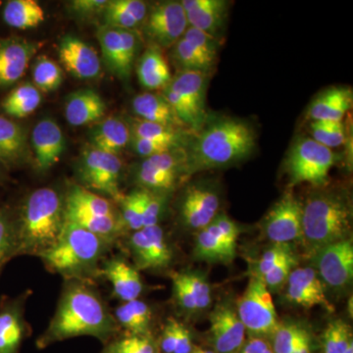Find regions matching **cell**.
Here are the masks:
<instances>
[{
  "mask_svg": "<svg viewBox=\"0 0 353 353\" xmlns=\"http://www.w3.org/2000/svg\"><path fill=\"white\" fill-rule=\"evenodd\" d=\"M256 148V132L246 121L221 117L204 123L190 141L185 174L225 168L246 159Z\"/></svg>",
  "mask_w": 353,
  "mask_h": 353,
  "instance_id": "cell-1",
  "label": "cell"
},
{
  "mask_svg": "<svg viewBox=\"0 0 353 353\" xmlns=\"http://www.w3.org/2000/svg\"><path fill=\"white\" fill-rule=\"evenodd\" d=\"M116 320L94 290L74 283L65 290L39 347L76 336H90L106 341L116 329Z\"/></svg>",
  "mask_w": 353,
  "mask_h": 353,
  "instance_id": "cell-2",
  "label": "cell"
},
{
  "mask_svg": "<svg viewBox=\"0 0 353 353\" xmlns=\"http://www.w3.org/2000/svg\"><path fill=\"white\" fill-rule=\"evenodd\" d=\"M64 224L65 204L59 192L51 188L32 192L15 219L16 256H39L57 243Z\"/></svg>",
  "mask_w": 353,
  "mask_h": 353,
  "instance_id": "cell-3",
  "label": "cell"
},
{
  "mask_svg": "<svg viewBox=\"0 0 353 353\" xmlns=\"http://www.w3.org/2000/svg\"><path fill=\"white\" fill-rule=\"evenodd\" d=\"M352 223V202L343 192L322 190L309 196L303 203L301 241L306 255L350 239Z\"/></svg>",
  "mask_w": 353,
  "mask_h": 353,
  "instance_id": "cell-4",
  "label": "cell"
},
{
  "mask_svg": "<svg viewBox=\"0 0 353 353\" xmlns=\"http://www.w3.org/2000/svg\"><path fill=\"white\" fill-rule=\"evenodd\" d=\"M110 245L108 241L65 220L57 243L39 257L50 271L69 280H82L97 272Z\"/></svg>",
  "mask_w": 353,
  "mask_h": 353,
  "instance_id": "cell-5",
  "label": "cell"
},
{
  "mask_svg": "<svg viewBox=\"0 0 353 353\" xmlns=\"http://www.w3.org/2000/svg\"><path fill=\"white\" fill-rule=\"evenodd\" d=\"M65 220L112 243L125 231L120 213L105 197L81 185H70L65 196Z\"/></svg>",
  "mask_w": 353,
  "mask_h": 353,
  "instance_id": "cell-6",
  "label": "cell"
},
{
  "mask_svg": "<svg viewBox=\"0 0 353 353\" xmlns=\"http://www.w3.org/2000/svg\"><path fill=\"white\" fill-rule=\"evenodd\" d=\"M208 74L179 72L163 88V97L183 126L199 132L206 122L205 97Z\"/></svg>",
  "mask_w": 353,
  "mask_h": 353,
  "instance_id": "cell-7",
  "label": "cell"
},
{
  "mask_svg": "<svg viewBox=\"0 0 353 353\" xmlns=\"http://www.w3.org/2000/svg\"><path fill=\"white\" fill-rule=\"evenodd\" d=\"M336 161V154L331 148L311 138L297 139L290 148L285 163L290 187L303 183L324 187Z\"/></svg>",
  "mask_w": 353,
  "mask_h": 353,
  "instance_id": "cell-8",
  "label": "cell"
},
{
  "mask_svg": "<svg viewBox=\"0 0 353 353\" xmlns=\"http://www.w3.org/2000/svg\"><path fill=\"white\" fill-rule=\"evenodd\" d=\"M236 314L245 331L253 336H272L280 326L271 292L259 278L252 276L239 299Z\"/></svg>",
  "mask_w": 353,
  "mask_h": 353,
  "instance_id": "cell-9",
  "label": "cell"
},
{
  "mask_svg": "<svg viewBox=\"0 0 353 353\" xmlns=\"http://www.w3.org/2000/svg\"><path fill=\"white\" fill-rule=\"evenodd\" d=\"M123 164L118 155L101 152L90 146L83 152L79 164V178L82 187L97 190L120 201L119 189Z\"/></svg>",
  "mask_w": 353,
  "mask_h": 353,
  "instance_id": "cell-10",
  "label": "cell"
},
{
  "mask_svg": "<svg viewBox=\"0 0 353 353\" xmlns=\"http://www.w3.org/2000/svg\"><path fill=\"white\" fill-rule=\"evenodd\" d=\"M189 28L181 1H162L148 8L143 23V34L160 50L173 46Z\"/></svg>",
  "mask_w": 353,
  "mask_h": 353,
  "instance_id": "cell-11",
  "label": "cell"
},
{
  "mask_svg": "<svg viewBox=\"0 0 353 353\" xmlns=\"http://www.w3.org/2000/svg\"><path fill=\"white\" fill-rule=\"evenodd\" d=\"M312 268L319 274L323 284L341 292L352 284L353 245L352 239L320 248L310 257Z\"/></svg>",
  "mask_w": 353,
  "mask_h": 353,
  "instance_id": "cell-12",
  "label": "cell"
},
{
  "mask_svg": "<svg viewBox=\"0 0 353 353\" xmlns=\"http://www.w3.org/2000/svg\"><path fill=\"white\" fill-rule=\"evenodd\" d=\"M97 39L108 68L123 80L131 76L139 41L136 31L101 26Z\"/></svg>",
  "mask_w": 353,
  "mask_h": 353,
  "instance_id": "cell-13",
  "label": "cell"
},
{
  "mask_svg": "<svg viewBox=\"0 0 353 353\" xmlns=\"http://www.w3.org/2000/svg\"><path fill=\"white\" fill-rule=\"evenodd\" d=\"M262 231L272 243L292 245L301 241L303 202L292 192H285L265 216Z\"/></svg>",
  "mask_w": 353,
  "mask_h": 353,
  "instance_id": "cell-14",
  "label": "cell"
},
{
  "mask_svg": "<svg viewBox=\"0 0 353 353\" xmlns=\"http://www.w3.org/2000/svg\"><path fill=\"white\" fill-rule=\"evenodd\" d=\"M220 194L215 185L194 183L183 192L180 205V218L183 227L201 231L219 214Z\"/></svg>",
  "mask_w": 353,
  "mask_h": 353,
  "instance_id": "cell-15",
  "label": "cell"
},
{
  "mask_svg": "<svg viewBox=\"0 0 353 353\" xmlns=\"http://www.w3.org/2000/svg\"><path fill=\"white\" fill-rule=\"evenodd\" d=\"M129 248L138 270H162L173 259V252L159 225L134 232L129 240Z\"/></svg>",
  "mask_w": 353,
  "mask_h": 353,
  "instance_id": "cell-16",
  "label": "cell"
},
{
  "mask_svg": "<svg viewBox=\"0 0 353 353\" xmlns=\"http://www.w3.org/2000/svg\"><path fill=\"white\" fill-rule=\"evenodd\" d=\"M210 336L217 353H239L245 343V329L236 309L220 303L211 312Z\"/></svg>",
  "mask_w": 353,
  "mask_h": 353,
  "instance_id": "cell-17",
  "label": "cell"
},
{
  "mask_svg": "<svg viewBox=\"0 0 353 353\" xmlns=\"http://www.w3.org/2000/svg\"><path fill=\"white\" fill-rule=\"evenodd\" d=\"M285 287V299L292 305L304 308L322 306L330 312L333 311V306L327 299L324 284L312 267L294 268Z\"/></svg>",
  "mask_w": 353,
  "mask_h": 353,
  "instance_id": "cell-18",
  "label": "cell"
},
{
  "mask_svg": "<svg viewBox=\"0 0 353 353\" xmlns=\"http://www.w3.org/2000/svg\"><path fill=\"white\" fill-rule=\"evenodd\" d=\"M32 145L37 166L44 172L59 161L66 150V141L59 125L46 118L39 121L32 130Z\"/></svg>",
  "mask_w": 353,
  "mask_h": 353,
  "instance_id": "cell-19",
  "label": "cell"
},
{
  "mask_svg": "<svg viewBox=\"0 0 353 353\" xmlns=\"http://www.w3.org/2000/svg\"><path fill=\"white\" fill-rule=\"evenodd\" d=\"M59 58L65 69L78 79L97 78L101 71L97 51L82 39L66 36L59 44Z\"/></svg>",
  "mask_w": 353,
  "mask_h": 353,
  "instance_id": "cell-20",
  "label": "cell"
},
{
  "mask_svg": "<svg viewBox=\"0 0 353 353\" xmlns=\"http://www.w3.org/2000/svg\"><path fill=\"white\" fill-rule=\"evenodd\" d=\"M39 44L23 39H0V85L7 87L18 82L26 70Z\"/></svg>",
  "mask_w": 353,
  "mask_h": 353,
  "instance_id": "cell-21",
  "label": "cell"
},
{
  "mask_svg": "<svg viewBox=\"0 0 353 353\" xmlns=\"http://www.w3.org/2000/svg\"><path fill=\"white\" fill-rule=\"evenodd\" d=\"M189 27L196 28L216 39L224 29L229 11L225 0H183L181 1Z\"/></svg>",
  "mask_w": 353,
  "mask_h": 353,
  "instance_id": "cell-22",
  "label": "cell"
},
{
  "mask_svg": "<svg viewBox=\"0 0 353 353\" xmlns=\"http://www.w3.org/2000/svg\"><path fill=\"white\" fill-rule=\"evenodd\" d=\"M105 112V102L92 88H81L72 92L65 102V117L71 126H85L97 122Z\"/></svg>",
  "mask_w": 353,
  "mask_h": 353,
  "instance_id": "cell-23",
  "label": "cell"
},
{
  "mask_svg": "<svg viewBox=\"0 0 353 353\" xmlns=\"http://www.w3.org/2000/svg\"><path fill=\"white\" fill-rule=\"evenodd\" d=\"M102 273L112 285L114 294L124 303L138 299L141 296L143 285L139 270L125 260H108Z\"/></svg>",
  "mask_w": 353,
  "mask_h": 353,
  "instance_id": "cell-24",
  "label": "cell"
},
{
  "mask_svg": "<svg viewBox=\"0 0 353 353\" xmlns=\"http://www.w3.org/2000/svg\"><path fill=\"white\" fill-rule=\"evenodd\" d=\"M236 250L212 223L197 232L194 248L196 259L209 263H231L236 256Z\"/></svg>",
  "mask_w": 353,
  "mask_h": 353,
  "instance_id": "cell-25",
  "label": "cell"
},
{
  "mask_svg": "<svg viewBox=\"0 0 353 353\" xmlns=\"http://www.w3.org/2000/svg\"><path fill=\"white\" fill-rule=\"evenodd\" d=\"M352 105V90L334 87L318 95L317 99L311 103L308 115L313 121L343 122V118Z\"/></svg>",
  "mask_w": 353,
  "mask_h": 353,
  "instance_id": "cell-26",
  "label": "cell"
},
{
  "mask_svg": "<svg viewBox=\"0 0 353 353\" xmlns=\"http://www.w3.org/2000/svg\"><path fill=\"white\" fill-rule=\"evenodd\" d=\"M92 148L101 152L118 155L131 141L129 124L117 117H108L102 120L90 136Z\"/></svg>",
  "mask_w": 353,
  "mask_h": 353,
  "instance_id": "cell-27",
  "label": "cell"
},
{
  "mask_svg": "<svg viewBox=\"0 0 353 353\" xmlns=\"http://www.w3.org/2000/svg\"><path fill=\"white\" fill-rule=\"evenodd\" d=\"M23 308L18 301L0 307V353H18L25 334Z\"/></svg>",
  "mask_w": 353,
  "mask_h": 353,
  "instance_id": "cell-28",
  "label": "cell"
},
{
  "mask_svg": "<svg viewBox=\"0 0 353 353\" xmlns=\"http://www.w3.org/2000/svg\"><path fill=\"white\" fill-rule=\"evenodd\" d=\"M137 73L141 85L150 90L165 88L172 80L170 67L155 46H150L139 58Z\"/></svg>",
  "mask_w": 353,
  "mask_h": 353,
  "instance_id": "cell-29",
  "label": "cell"
},
{
  "mask_svg": "<svg viewBox=\"0 0 353 353\" xmlns=\"http://www.w3.org/2000/svg\"><path fill=\"white\" fill-rule=\"evenodd\" d=\"M132 110L138 116L139 119L175 129L183 126L161 94L143 92L137 95L132 99Z\"/></svg>",
  "mask_w": 353,
  "mask_h": 353,
  "instance_id": "cell-30",
  "label": "cell"
},
{
  "mask_svg": "<svg viewBox=\"0 0 353 353\" xmlns=\"http://www.w3.org/2000/svg\"><path fill=\"white\" fill-rule=\"evenodd\" d=\"M46 19L43 7L36 0H11L3 9V20L18 30L37 28Z\"/></svg>",
  "mask_w": 353,
  "mask_h": 353,
  "instance_id": "cell-31",
  "label": "cell"
},
{
  "mask_svg": "<svg viewBox=\"0 0 353 353\" xmlns=\"http://www.w3.org/2000/svg\"><path fill=\"white\" fill-rule=\"evenodd\" d=\"M116 322L132 336H150L152 313L145 301H127L115 311Z\"/></svg>",
  "mask_w": 353,
  "mask_h": 353,
  "instance_id": "cell-32",
  "label": "cell"
},
{
  "mask_svg": "<svg viewBox=\"0 0 353 353\" xmlns=\"http://www.w3.org/2000/svg\"><path fill=\"white\" fill-rule=\"evenodd\" d=\"M26 150L24 129L17 123L0 116V160L6 164L19 161Z\"/></svg>",
  "mask_w": 353,
  "mask_h": 353,
  "instance_id": "cell-33",
  "label": "cell"
},
{
  "mask_svg": "<svg viewBox=\"0 0 353 353\" xmlns=\"http://www.w3.org/2000/svg\"><path fill=\"white\" fill-rule=\"evenodd\" d=\"M41 102V92L32 83H26L7 95L2 102V108L9 116L26 118L38 109Z\"/></svg>",
  "mask_w": 353,
  "mask_h": 353,
  "instance_id": "cell-34",
  "label": "cell"
},
{
  "mask_svg": "<svg viewBox=\"0 0 353 353\" xmlns=\"http://www.w3.org/2000/svg\"><path fill=\"white\" fill-rule=\"evenodd\" d=\"M179 179L174 174L159 170L148 159L139 164L136 173V180L141 189L159 194H169L175 188Z\"/></svg>",
  "mask_w": 353,
  "mask_h": 353,
  "instance_id": "cell-35",
  "label": "cell"
},
{
  "mask_svg": "<svg viewBox=\"0 0 353 353\" xmlns=\"http://www.w3.org/2000/svg\"><path fill=\"white\" fill-rule=\"evenodd\" d=\"M131 136L134 138L148 139L157 143L180 148L182 136L175 128L163 126L157 123L141 119H134L129 125Z\"/></svg>",
  "mask_w": 353,
  "mask_h": 353,
  "instance_id": "cell-36",
  "label": "cell"
},
{
  "mask_svg": "<svg viewBox=\"0 0 353 353\" xmlns=\"http://www.w3.org/2000/svg\"><path fill=\"white\" fill-rule=\"evenodd\" d=\"M32 74L34 85L39 92H54L63 82L62 69L57 62L46 55L37 58Z\"/></svg>",
  "mask_w": 353,
  "mask_h": 353,
  "instance_id": "cell-37",
  "label": "cell"
},
{
  "mask_svg": "<svg viewBox=\"0 0 353 353\" xmlns=\"http://www.w3.org/2000/svg\"><path fill=\"white\" fill-rule=\"evenodd\" d=\"M172 55L179 72H202L208 74L209 70L213 67L183 37L174 44Z\"/></svg>",
  "mask_w": 353,
  "mask_h": 353,
  "instance_id": "cell-38",
  "label": "cell"
},
{
  "mask_svg": "<svg viewBox=\"0 0 353 353\" xmlns=\"http://www.w3.org/2000/svg\"><path fill=\"white\" fill-rule=\"evenodd\" d=\"M143 196L145 192L139 189L121 197L120 217L125 230L136 232L143 228Z\"/></svg>",
  "mask_w": 353,
  "mask_h": 353,
  "instance_id": "cell-39",
  "label": "cell"
},
{
  "mask_svg": "<svg viewBox=\"0 0 353 353\" xmlns=\"http://www.w3.org/2000/svg\"><path fill=\"white\" fill-rule=\"evenodd\" d=\"M352 341L350 325L343 320H334L323 332V353H343Z\"/></svg>",
  "mask_w": 353,
  "mask_h": 353,
  "instance_id": "cell-40",
  "label": "cell"
},
{
  "mask_svg": "<svg viewBox=\"0 0 353 353\" xmlns=\"http://www.w3.org/2000/svg\"><path fill=\"white\" fill-rule=\"evenodd\" d=\"M16 256L15 219L6 209H0V272Z\"/></svg>",
  "mask_w": 353,
  "mask_h": 353,
  "instance_id": "cell-41",
  "label": "cell"
},
{
  "mask_svg": "<svg viewBox=\"0 0 353 353\" xmlns=\"http://www.w3.org/2000/svg\"><path fill=\"white\" fill-rule=\"evenodd\" d=\"M307 333L305 329L292 323H280V326L272 336L274 353H294L299 341Z\"/></svg>",
  "mask_w": 353,
  "mask_h": 353,
  "instance_id": "cell-42",
  "label": "cell"
},
{
  "mask_svg": "<svg viewBox=\"0 0 353 353\" xmlns=\"http://www.w3.org/2000/svg\"><path fill=\"white\" fill-rule=\"evenodd\" d=\"M188 287L196 301L197 312L205 310L212 301L211 288L206 277L201 272H183L182 273Z\"/></svg>",
  "mask_w": 353,
  "mask_h": 353,
  "instance_id": "cell-43",
  "label": "cell"
},
{
  "mask_svg": "<svg viewBox=\"0 0 353 353\" xmlns=\"http://www.w3.org/2000/svg\"><path fill=\"white\" fill-rule=\"evenodd\" d=\"M292 245H279L273 243L269 250H267L263 254L260 256L255 264L254 274L253 276L261 279L266 275L269 271H271L274 267L277 266L279 263L288 259L290 255L294 254Z\"/></svg>",
  "mask_w": 353,
  "mask_h": 353,
  "instance_id": "cell-44",
  "label": "cell"
},
{
  "mask_svg": "<svg viewBox=\"0 0 353 353\" xmlns=\"http://www.w3.org/2000/svg\"><path fill=\"white\" fill-rule=\"evenodd\" d=\"M297 257L296 253L283 260L277 266L274 267L266 275L260 280L263 282L265 287L271 292H278L285 288L292 271L296 268Z\"/></svg>",
  "mask_w": 353,
  "mask_h": 353,
  "instance_id": "cell-45",
  "label": "cell"
},
{
  "mask_svg": "<svg viewBox=\"0 0 353 353\" xmlns=\"http://www.w3.org/2000/svg\"><path fill=\"white\" fill-rule=\"evenodd\" d=\"M105 353H157V345L150 336H132L111 343Z\"/></svg>",
  "mask_w": 353,
  "mask_h": 353,
  "instance_id": "cell-46",
  "label": "cell"
},
{
  "mask_svg": "<svg viewBox=\"0 0 353 353\" xmlns=\"http://www.w3.org/2000/svg\"><path fill=\"white\" fill-rule=\"evenodd\" d=\"M183 37L208 60L209 63L215 64L218 52L217 39L192 27L188 28Z\"/></svg>",
  "mask_w": 353,
  "mask_h": 353,
  "instance_id": "cell-47",
  "label": "cell"
},
{
  "mask_svg": "<svg viewBox=\"0 0 353 353\" xmlns=\"http://www.w3.org/2000/svg\"><path fill=\"white\" fill-rule=\"evenodd\" d=\"M143 192V228L157 226L163 214L167 194L148 192L145 190Z\"/></svg>",
  "mask_w": 353,
  "mask_h": 353,
  "instance_id": "cell-48",
  "label": "cell"
},
{
  "mask_svg": "<svg viewBox=\"0 0 353 353\" xmlns=\"http://www.w3.org/2000/svg\"><path fill=\"white\" fill-rule=\"evenodd\" d=\"M104 21L106 26L110 27L119 28V29L132 30L134 31L136 28L139 27L141 24L121 9L117 4L112 1H108V6L103 11Z\"/></svg>",
  "mask_w": 353,
  "mask_h": 353,
  "instance_id": "cell-49",
  "label": "cell"
},
{
  "mask_svg": "<svg viewBox=\"0 0 353 353\" xmlns=\"http://www.w3.org/2000/svg\"><path fill=\"white\" fill-rule=\"evenodd\" d=\"M173 290L176 303L185 312L189 314H194L197 312L196 301L194 296L183 279L182 273L174 274L173 277Z\"/></svg>",
  "mask_w": 353,
  "mask_h": 353,
  "instance_id": "cell-50",
  "label": "cell"
},
{
  "mask_svg": "<svg viewBox=\"0 0 353 353\" xmlns=\"http://www.w3.org/2000/svg\"><path fill=\"white\" fill-rule=\"evenodd\" d=\"M134 152L139 157L145 158L154 157V155L162 154L174 150L175 146L166 145V143H157V141H148V139L134 138L131 136L130 141Z\"/></svg>",
  "mask_w": 353,
  "mask_h": 353,
  "instance_id": "cell-51",
  "label": "cell"
},
{
  "mask_svg": "<svg viewBox=\"0 0 353 353\" xmlns=\"http://www.w3.org/2000/svg\"><path fill=\"white\" fill-rule=\"evenodd\" d=\"M211 223L217 228L218 231L226 239L230 245L236 248V241L241 234L240 228L229 218V216L225 213H219Z\"/></svg>",
  "mask_w": 353,
  "mask_h": 353,
  "instance_id": "cell-52",
  "label": "cell"
},
{
  "mask_svg": "<svg viewBox=\"0 0 353 353\" xmlns=\"http://www.w3.org/2000/svg\"><path fill=\"white\" fill-rule=\"evenodd\" d=\"M181 323L176 321L174 318H169L166 325H165L163 332L161 334L162 352L164 353H174L178 343L179 329H180Z\"/></svg>",
  "mask_w": 353,
  "mask_h": 353,
  "instance_id": "cell-53",
  "label": "cell"
},
{
  "mask_svg": "<svg viewBox=\"0 0 353 353\" xmlns=\"http://www.w3.org/2000/svg\"><path fill=\"white\" fill-rule=\"evenodd\" d=\"M108 3V0H75L71 3V8L78 15L90 17L103 12Z\"/></svg>",
  "mask_w": 353,
  "mask_h": 353,
  "instance_id": "cell-54",
  "label": "cell"
},
{
  "mask_svg": "<svg viewBox=\"0 0 353 353\" xmlns=\"http://www.w3.org/2000/svg\"><path fill=\"white\" fill-rule=\"evenodd\" d=\"M192 350H194V345H192V334L187 327L181 323L178 343L174 353H192Z\"/></svg>",
  "mask_w": 353,
  "mask_h": 353,
  "instance_id": "cell-55",
  "label": "cell"
},
{
  "mask_svg": "<svg viewBox=\"0 0 353 353\" xmlns=\"http://www.w3.org/2000/svg\"><path fill=\"white\" fill-rule=\"evenodd\" d=\"M268 347H270V345L265 339L252 336L250 341L245 343L239 353H263Z\"/></svg>",
  "mask_w": 353,
  "mask_h": 353,
  "instance_id": "cell-56",
  "label": "cell"
},
{
  "mask_svg": "<svg viewBox=\"0 0 353 353\" xmlns=\"http://www.w3.org/2000/svg\"><path fill=\"white\" fill-rule=\"evenodd\" d=\"M294 353H312V345L308 332L304 334L303 338L299 341Z\"/></svg>",
  "mask_w": 353,
  "mask_h": 353,
  "instance_id": "cell-57",
  "label": "cell"
},
{
  "mask_svg": "<svg viewBox=\"0 0 353 353\" xmlns=\"http://www.w3.org/2000/svg\"><path fill=\"white\" fill-rule=\"evenodd\" d=\"M192 353H214L211 350H203V348L196 347L192 350Z\"/></svg>",
  "mask_w": 353,
  "mask_h": 353,
  "instance_id": "cell-58",
  "label": "cell"
},
{
  "mask_svg": "<svg viewBox=\"0 0 353 353\" xmlns=\"http://www.w3.org/2000/svg\"><path fill=\"white\" fill-rule=\"evenodd\" d=\"M343 353H353V341L350 343V345H348L347 350H345V352Z\"/></svg>",
  "mask_w": 353,
  "mask_h": 353,
  "instance_id": "cell-59",
  "label": "cell"
},
{
  "mask_svg": "<svg viewBox=\"0 0 353 353\" xmlns=\"http://www.w3.org/2000/svg\"><path fill=\"white\" fill-rule=\"evenodd\" d=\"M263 353H274V352H273V350H272V347H268L266 348V350H264Z\"/></svg>",
  "mask_w": 353,
  "mask_h": 353,
  "instance_id": "cell-60",
  "label": "cell"
}]
</instances>
